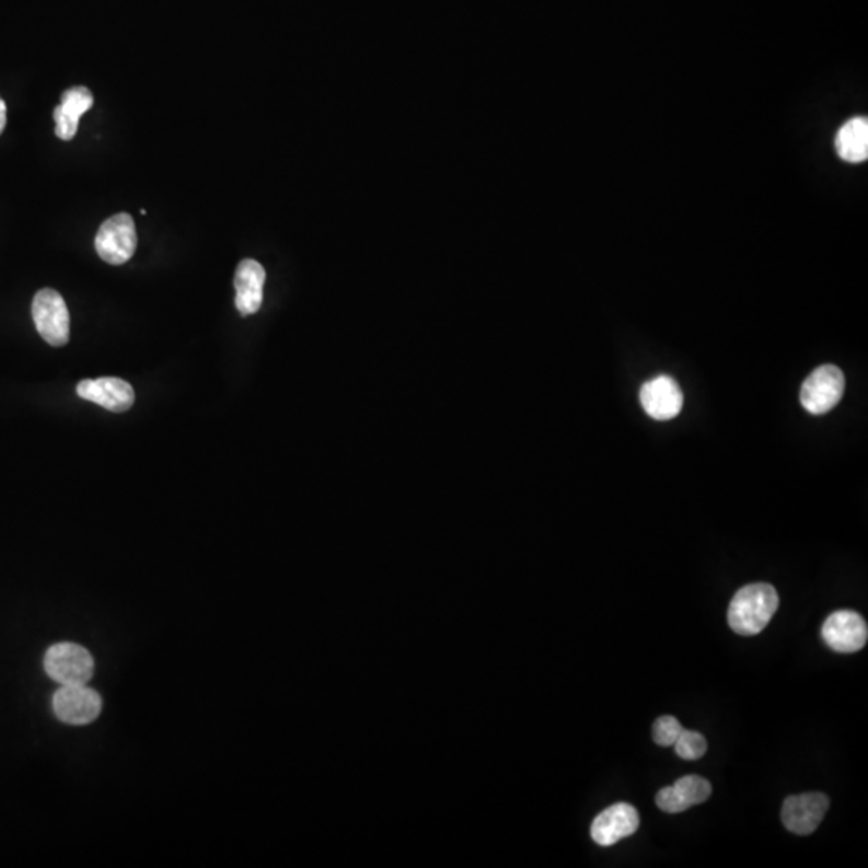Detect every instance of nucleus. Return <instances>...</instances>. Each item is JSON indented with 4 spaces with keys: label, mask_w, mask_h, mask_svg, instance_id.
Listing matches in <instances>:
<instances>
[{
    "label": "nucleus",
    "mask_w": 868,
    "mask_h": 868,
    "mask_svg": "<svg viewBox=\"0 0 868 868\" xmlns=\"http://www.w3.org/2000/svg\"><path fill=\"white\" fill-rule=\"evenodd\" d=\"M137 248V230L134 219L128 212H119L103 222L97 236L95 250L105 263L121 266L128 263Z\"/></svg>",
    "instance_id": "4"
},
{
    "label": "nucleus",
    "mask_w": 868,
    "mask_h": 868,
    "mask_svg": "<svg viewBox=\"0 0 868 868\" xmlns=\"http://www.w3.org/2000/svg\"><path fill=\"white\" fill-rule=\"evenodd\" d=\"M829 796L822 792H806L785 799L782 822L796 835H811L829 811Z\"/></svg>",
    "instance_id": "8"
},
{
    "label": "nucleus",
    "mask_w": 868,
    "mask_h": 868,
    "mask_svg": "<svg viewBox=\"0 0 868 868\" xmlns=\"http://www.w3.org/2000/svg\"><path fill=\"white\" fill-rule=\"evenodd\" d=\"M640 404L655 420L668 421L681 414L684 394L672 377H655L641 386Z\"/></svg>",
    "instance_id": "9"
},
{
    "label": "nucleus",
    "mask_w": 868,
    "mask_h": 868,
    "mask_svg": "<svg viewBox=\"0 0 868 868\" xmlns=\"http://www.w3.org/2000/svg\"><path fill=\"white\" fill-rule=\"evenodd\" d=\"M78 396L102 406L103 409L123 414L136 403V393L128 382L115 377L97 380H82L77 386Z\"/></svg>",
    "instance_id": "11"
},
{
    "label": "nucleus",
    "mask_w": 868,
    "mask_h": 868,
    "mask_svg": "<svg viewBox=\"0 0 868 868\" xmlns=\"http://www.w3.org/2000/svg\"><path fill=\"white\" fill-rule=\"evenodd\" d=\"M822 637L838 653H856L866 647L868 627L859 613L842 610L830 614L822 627Z\"/></svg>",
    "instance_id": "7"
},
{
    "label": "nucleus",
    "mask_w": 868,
    "mask_h": 868,
    "mask_svg": "<svg viewBox=\"0 0 868 868\" xmlns=\"http://www.w3.org/2000/svg\"><path fill=\"white\" fill-rule=\"evenodd\" d=\"M7 126V105L5 102L2 101L0 97V134L3 132Z\"/></svg>",
    "instance_id": "18"
},
{
    "label": "nucleus",
    "mask_w": 868,
    "mask_h": 868,
    "mask_svg": "<svg viewBox=\"0 0 868 868\" xmlns=\"http://www.w3.org/2000/svg\"><path fill=\"white\" fill-rule=\"evenodd\" d=\"M682 726L675 717L663 716L655 720L653 724V740L660 747H674L679 736L682 733Z\"/></svg>",
    "instance_id": "17"
},
{
    "label": "nucleus",
    "mask_w": 868,
    "mask_h": 868,
    "mask_svg": "<svg viewBox=\"0 0 868 868\" xmlns=\"http://www.w3.org/2000/svg\"><path fill=\"white\" fill-rule=\"evenodd\" d=\"M54 713L61 722L85 726L94 722L102 713V698L85 685H63L54 695Z\"/></svg>",
    "instance_id": "6"
},
{
    "label": "nucleus",
    "mask_w": 868,
    "mask_h": 868,
    "mask_svg": "<svg viewBox=\"0 0 868 868\" xmlns=\"http://www.w3.org/2000/svg\"><path fill=\"white\" fill-rule=\"evenodd\" d=\"M31 312L44 342L54 348H60L70 342V312L58 291L51 288L37 291Z\"/></svg>",
    "instance_id": "3"
},
{
    "label": "nucleus",
    "mask_w": 868,
    "mask_h": 868,
    "mask_svg": "<svg viewBox=\"0 0 868 868\" xmlns=\"http://www.w3.org/2000/svg\"><path fill=\"white\" fill-rule=\"evenodd\" d=\"M711 796V784L699 775H687L679 778L672 787H664L658 791V808L668 814H679L687 811L692 806L708 801Z\"/></svg>",
    "instance_id": "12"
},
{
    "label": "nucleus",
    "mask_w": 868,
    "mask_h": 868,
    "mask_svg": "<svg viewBox=\"0 0 868 868\" xmlns=\"http://www.w3.org/2000/svg\"><path fill=\"white\" fill-rule=\"evenodd\" d=\"M639 812L627 802H617L612 808L600 812L590 826L593 842L600 846H613L621 840L634 835L639 829Z\"/></svg>",
    "instance_id": "10"
},
{
    "label": "nucleus",
    "mask_w": 868,
    "mask_h": 868,
    "mask_svg": "<svg viewBox=\"0 0 868 868\" xmlns=\"http://www.w3.org/2000/svg\"><path fill=\"white\" fill-rule=\"evenodd\" d=\"M94 105V95L84 85L68 89L61 95L60 105L55 108V134L58 139L73 140L78 132L79 119Z\"/></svg>",
    "instance_id": "14"
},
{
    "label": "nucleus",
    "mask_w": 868,
    "mask_h": 868,
    "mask_svg": "<svg viewBox=\"0 0 868 868\" xmlns=\"http://www.w3.org/2000/svg\"><path fill=\"white\" fill-rule=\"evenodd\" d=\"M836 152L844 161L860 163L868 157V121L867 118H854L847 121L835 140Z\"/></svg>",
    "instance_id": "15"
},
{
    "label": "nucleus",
    "mask_w": 868,
    "mask_h": 868,
    "mask_svg": "<svg viewBox=\"0 0 868 868\" xmlns=\"http://www.w3.org/2000/svg\"><path fill=\"white\" fill-rule=\"evenodd\" d=\"M778 593L766 582L747 586L733 597L729 606V626L740 636H756L766 629L777 612Z\"/></svg>",
    "instance_id": "1"
},
{
    "label": "nucleus",
    "mask_w": 868,
    "mask_h": 868,
    "mask_svg": "<svg viewBox=\"0 0 868 868\" xmlns=\"http://www.w3.org/2000/svg\"><path fill=\"white\" fill-rule=\"evenodd\" d=\"M49 678L61 685H85L94 675V658L78 644L51 645L44 658Z\"/></svg>",
    "instance_id": "2"
},
{
    "label": "nucleus",
    "mask_w": 868,
    "mask_h": 868,
    "mask_svg": "<svg viewBox=\"0 0 868 868\" xmlns=\"http://www.w3.org/2000/svg\"><path fill=\"white\" fill-rule=\"evenodd\" d=\"M235 306L242 315L256 314L263 304V290L266 283V270L255 259H245L239 264L235 273Z\"/></svg>",
    "instance_id": "13"
},
{
    "label": "nucleus",
    "mask_w": 868,
    "mask_h": 868,
    "mask_svg": "<svg viewBox=\"0 0 868 868\" xmlns=\"http://www.w3.org/2000/svg\"><path fill=\"white\" fill-rule=\"evenodd\" d=\"M675 753L685 761H696L705 756L708 750L705 737L692 730H682L678 741L674 743Z\"/></svg>",
    "instance_id": "16"
},
{
    "label": "nucleus",
    "mask_w": 868,
    "mask_h": 868,
    "mask_svg": "<svg viewBox=\"0 0 868 868\" xmlns=\"http://www.w3.org/2000/svg\"><path fill=\"white\" fill-rule=\"evenodd\" d=\"M844 387L846 379L838 367H819L802 383V407L812 415L826 414L842 401Z\"/></svg>",
    "instance_id": "5"
}]
</instances>
